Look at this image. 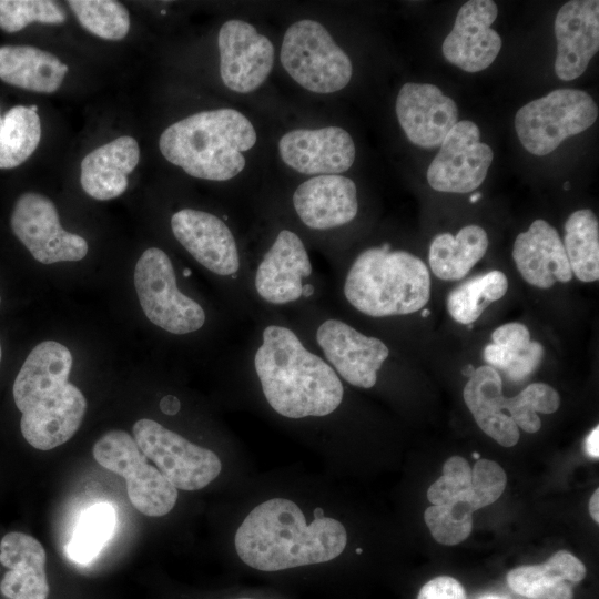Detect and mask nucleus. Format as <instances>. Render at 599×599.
<instances>
[{
    "label": "nucleus",
    "mask_w": 599,
    "mask_h": 599,
    "mask_svg": "<svg viewBox=\"0 0 599 599\" xmlns=\"http://www.w3.org/2000/svg\"><path fill=\"white\" fill-rule=\"evenodd\" d=\"M68 6L80 24L105 40H121L130 30L126 8L114 0H69Z\"/></svg>",
    "instance_id": "72a5a7b5"
},
{
    "label": "nucleus",
    "mask_w": 599,
    "mask_h": 599,
    "mask_svg": "<svg viewBox=\"0 0 599 599\" xmlns=\"http://www.w3.org/2000/svg\"><path fill=\"white\" fill-rule=\"evenodd\" d=\"M47 555L34 537L11 531L0 541V564L8 568L0 581L1 593L9 599H47L49 583Z\"/></svg>",
    "instance_id": "5701e85b"
},
{
    "label": "nucleus",
    "mask_w": 599,
    "mask_h": 599,
    "mask_svg": "<svg viewBox=\"0 0 599 599\" xmlns=\"http://www.w3.org/2000/svg\"><path fill=\"white\" fill-rule=\"evenodd\" d=\"M416 599H467L463 585L449 576H438L427 581Z\"/></svg>",
    "instance_id": "a19ab883"
},
{
    "label": "nucleus",
    "mask_w": 599,
    "mask_h": 599,
    "mask_svg": "<svg viewBox=\"0 0 599 599\" xmlns=\"http://www.w3.org/2000/svg\"><path fill=\"white\" fill-rule=\"evenodd\" d=\"M586 453L591 457L598 459L599 457V426H596L585 440Z\"/></svg>",
    "instance_id": "37998d69"
},
{
    "label": "nucleus",
    "mask_w": 599,
    "mask_h": 599,
    "mask_svg": "<svg viewBox=\"0 0 599 599\" xmlns=\"http://www.w3.org/2000/svg\"><path fill=\"white\" fill-rule=\"evenodd\" d=\"M116 522L115 510L109 502H98L80 516L65 554L77 564H89L95 559L112 537Z\"/></svg>",
    "instance_id": "2f4dec72"
},
{
    "label": "nucleus",
    "mask_w": 599,
    "mask_h": 599,
    "mask_svg": "<svg viewBox=\"0 0 599 599\" xmlns=\"http://www.w3.org/2000/svg\"><path fill=\"white\" fill-rule=\"evenodd\" d=\"M254 367L267 403L284 417L326 416L342 403L335 370L285 326L265 327Z\"/></svg>",
    "instance_id": "f03ea898"
},
{
    "label": "nucleus",
    "mask_w": 599,
    "mask_h": 599,
    "mask_svg": "<svg viewBox=\"0 0 599 599\" xmlns=\"http://www.w3.org/2000/svg\"><path fill=\"white\" fill-rule=\"evenodd\" d=\"M132 432L144 456L176 489H202L221 473V460L212 450L189 441L155 420L142 418L133 425Z\"/></svg>",
    "instance_id": "1a4fd4ad"
},
{
    "label": "nucleus",
    "mask_w": 599,
    "mask_h": 599,
    "mask_svg": "<svg viewBox=\"0 0 599 599\" xmlns=\"http://www.w3.org/2000/svg\"><path fill=\"white\" fill-rule=\"evenodd\" d=\"M180 402L176 397L167 395L160 402V408L164 414L174 415L180 410Z\"/></svg>",
    "instance_id": "c03bdc74"
},
{
    "label": "nucleus",
    "mask_w": 599,
    "mask_h": 599,
    "mask_svg": "<svg viewBox=\"0 0 599 599\" xmlns=\"http://www.w3.org/2000/svg\"><path fill=\"white\" fill-rule=\"evenodd\" d=\"M498 14L491 0H471L463 4L450 33L443 42L447 61L466 72H479L497 58L501 39L490 28Z\"/></svg>",
    "instance_id": "2eb2a0df"
},
{
    "label": "nucleus",
    "mask_w": 599,
    "mask_h": 599,
    "mask_svg": "<svg viewBox=\"0 0 599 599\" xmlns=\"http://www.w3.org/2000/svg\"><path fill=\"white\" fill-rule=\"evenodd\" d=\"M30 109H31L32 111H34V112L38 111V106H37L35 104L30 105Z\"/></svg>",
    "instance_id": "8fccbe9b"
},
{
    "label": "nucleus",
    "mask_w": 599,
    "mask_h": 599,
    "mask_svg": "<svg viewBox=\"0 0 599 599\" xmlns=\"http://www.w3.org/2000/svg\"><path fill=\"white\" fill-rule=\"evenodd\" d=\"M10 222L19 241L42 264L75 262L88 253L87 241L61 226L54 203L42 194L23 193L14 204Z\"/></svg>",
    "instance_id": "9d476101"
},
{
    "label": "nucleus",
    "mask_w": 599,
    "mask_h": 599,
    "mask_svg": "<svg viewBox=\"0 0 599 599\" xmlns=\"http://www.w3.org/2000/svg\"><path fill=\"white\" fill-rule=\"evenodd\" d=\"M475 368L471 365H467L463 368V374L468 378L474 374Z\"/></svg>",
    "instance_id": "49530a36"
},
{
    "label": "nucleus",
    "mask_w": 599,
    "mask_h": 599,
    "mask_svg": "<svg viewBox=\"0 0 599 599\" xmlns=\"http://www.w3.org/2000/svg\"><path fill=\"white\" fill-rule=\"evenodd\" d=\"M316 342L338 375L353 386L370 388L389 355L384 342L366 336L339 319H327L316 331Z\"/></svg>",
    "instance_id": "ddd939ff"
},
{
    "label": "nucleus",
    "mask_w": 599,
    "mask_h": 599,
    "mask_svg": "<svg viewBox=\"0 0 599 599\" xmlns=\"http://www.w3.org/2000/svg\"><path fill=\"white\" fill-rule=\"evenodd\" d=\"M68 65L58 57L31 45L0 48V79L11 85L41 93L57 91Z\"/></svg>",
    "instance_id": "cd10ccee"
},
{
    "label": "nucleus",
    "mask_w": 599,
    "mask_h": 599,
    "mask_svg": "<svg viewBox=\"0 0 599 599\" xmlns=\"http://www.w3.org/2000/svg\"><path fill=\"white\" fill-rule=\"evenodd\" d=\"M134 286L146 318L172 334H189L205 323L202 306L176 286L172 262L158 248L145 250L134 268Z\"/></svg>",
    "instance_id": "0eeeda50"
},
{
    "label": "nucleus",
    "mask_w": 599,
    "mask_h": 599,
    "mask_svg": "<svg viewBox=\"0 0 599 599\" xmlns=\"http://www.w3.org/2000/svg\"><path fill=\"white\" fill-rule=\"evenodd\" d=\"M344 295L357 311L373 317L406 315L422 309L430 296L425 263L389 244L363 251L349 267Z\"/></svg>",
    "instance_id": "20e7f679"
},
{
    "label": "nucleus",
    "mask_w": 599,
    "mask_h": 599,
    "mask_svg": "<svg viewBox=\"0 0 599 599\" xmlns=\"http://www.w3.org/2000/svg\"><path fill=\"white\" fill-rule=\"evenodd\" d=\"M560 405L559 394L549 385L534 383L518 395L505 398L504 410L512 418L518 428L536 433L541 427L537 413L551 414Z\"/></svg>",
    "instance_id": "c9c22d12"
},
{
    "label": "nucleus",
    "mask_w": 599,
    "mask_h": 599,
    "mask_svg": "<svg viewBox=\"0 0 599 599\" xmlns=\"http://www.w3.org/2000/svg\"><path fill=\"white\" fill-rule=\"evenodd\" d=\"M1 357H2V349H1V345H0V362H1Z\"/></svg>",
    "instance_id": "4d7b16f0"
},
{
    "label": "nucleus",
    "mask_w": 599,
    "mask_h": 599,
    "mask_svg": "<svg viewBox=\"0 0 599 599\" xmlns=\"http://www.w3.org/2000/svg\"><path fill=\"white\" fill-rule=\"evenodd\" d=\"M471 487V468L460 456L448 458L443 466V475L427 490L432 505L449 504Z\"/></svg>",
    "instance_id": "58836bf2"
},
{
    "label": "nucleus",
    "mask_w": 599,
    "mask_h": 599,
    "mask_svg": "<svg viewBox=\"0 0 599 599\" xmlns=\"http://www.w3.org/2000/svg\"><path fill=\"white\" fill-rule=\"evenodd\" d=\"M491 338L493 344L510 351H522L531 341L528 328L520 323H507L497 327Z\"/></svg>",
    "instance_id": "79ce46f5"
},
{
    "label": "nucleus",
    "mask_w": 599,
    "mask_h": 599,
    "mask_svg": "<svg viewBox=\"0 0 599 599\" xmlns=\"http://www.w3.org/2000/svg\"><path fill=\"white\" fill-rule=\"evenodd\" d=\"M64 9L50 0H0V29L17 32L32 22L61 24Z\"/></svg>",
    "instance_id": "e433bc0d"
},
{
    "label": "nucleus",
    "mask_w": 599,
    "mask_h": 599,
    "mask_svg": "<svg viewBox=\"0 0 599 599\" xmlns=\"http://www.w3.org/2000/svg\"><path fill=\"white\" fill-rule=\"evenodd\" d=\"M484 599H499V598H496V597H486Z\"/></svg>",
    "instance_id": "6e6d98bb"
},
{
    "label": "nucleus",
    "mask_w": 599,
    "mask_h": 599,
    "mask_svg": "<svg viewBox=\"0 0 599 599\" xmlns=\"http://www.w3.org/2000/svg\"><path fill=\"white\" fill-rule=\"evenodd\" d=\"M240 599H252V598H240Z\"/></svg>",
    "instance_id": "13d9d810"
},
{
    "label": "nucleus",
    "mask_w": 599,
    "mask_h": 599,
    "mask_svg": "<svg viewBox=\"0 0 599 599\" xmlns=\"http://www.w3.org/2000/svg\"><path fill=\"white\" fill-rule=\"evenodd\" d=\"M72 364L71 352L59 342L44 341L34 346L13 382L17 408L21 412L69 383Z\"/></svg>",
    "instance_id": "393cba45"
},
{
    "label": "nucleus",
    "mask_w": 599,
    "mask_h": 599,
    "mask_svg": "<svg viewBox=\"0 0 599 599\" xmlns=\"http://www.w3.org/2000/svg\"><path fill=\"white\" fill-rule=\"evenodd\" d=\"M396 114L408 140L428 149L440 145L458 122L455 101L428 83H405L397 94Z\"/></svg>",
    "instance_id": "dca6fc26"
},
{
    "label": "nucleus",
    "mask_w": 599,
    "mask_h": 599,
    "mask_svg": "<svg viewBox=\"0 0 599 599\" xmlns=\"http://www.w3.org/2000/svg\"><path fill=\"white\" fill-rule=\"evenodd\" d=\"M470 488L456 500L446 505H432L424 514L426 526L433 538L446 546L464 541L473 529Z\"/></svg>",
    "instance_id": "f704fd0d"
},
{
    "label": "nucleus",
    "mask_w": 599,
    "mask_h": 599,
    "mask_svg": "<svg viewBox=\"0 0 599 599\" xmlns=\"http://www.w3.org/2000/svg\"><path fill=\"white\" fill-rule=\"evenodd\" d=\"M463 396L484 433L504 447L517 444L519 428L504 410L502 380L494 367L476 368L465 385Z\"/></svg>",
    "instance_id": "bb28decb"
},
{
    "label": "nucleus",
    "mask_w": 599,
    "mask_h": 599,
    "mask_svg": "<svg viewBox=\"0 0 599 599\" xmlns=\"http://www.w3.org/2000/svg\"><path fill=\"white\" fill-rule=\"evenodd\" d=\"M481 197V194L480 193H475L474 195L470 196V202L471 203H475L477 202L479 199Z\"/></svg>",
    "instance_id": "de8ad7c7"
},
{
    "label": "nucleus",
    "mask_w": 599,
    "mask_h": 599,
    "mask_svg": "<svg viewBox=\"0 0 599 599\" xmlns=\"http://www.w3.org/2000/svg\"><path fill=\"white\" fill-rule=\"evenodd\" d=\"M494 158L480 141L476 123L458 121L445 136L440 150L427 170L429 185L439 192L467 193L485 180Z\"/></svg>",
    "instance_id": "9b49d317"
},
{
    "label": "nucleus",
    "mask_w": 599,
    "mask_h": 599,
    "mask_svg": "<svg viewBox=\"0 0 599 599\" xmlns=\"http://www.w3.org/2000/svg\"><path fill=\"white\" fill-rule=\"evenodd\" d=\"M583 562L567 550H558L539 565L517 567L507 573L508 586L529 599H573V586L586 577Z\"/></svg>",
    "instance_id": "a878e982"
},
{
    "label": "nucleus",
    "mask_w": 599,
    "mask_h": 599,
    "mask_svg": "<svg viewBox=\"0 0 599 599\" xmlns=\"http://www.w3.org/2000/svg\"><path fill=\"white\" fill-rule=\"evenodd\" d=\"M235 550L247 566L278 571L322 564L338 557L347 542L342 522L314 509L307 522L292 500L272 498L256 506L235 534Z\"/></svg>",
    "instance_id": "f257e3e1"
},
{
    "label": "nucleus",
    "mask_w": 599,
    "mask_h": 599,
    "mask_svg": "<svg viewBox=\"0 0 599 599\" xmlns=\"http://www.w3.org/2000/svg\"><path fill=\"white\" fill-rule=\"evenodd\" d=\"M597 116L598 106L587 92L559 89L520 108L515 129L528 152L546 155L565 139L591 126Z\"/></svg>",
    "instance_id": "423d86ee"
},
{
    "label": "nucleus",
    "mask_w": 599,
    "mask_h": 599,
    "mask_svg": "<svg viewBox=\"0 0 599 599\" xmlns=\"http://www.w3.org/2000/svg\"><path fill=\"white\" fill-rule=\"evenodd\" d=\"M293 206L309 229L328 230L349 223L358 211L353 180L339 175H316L301 183L293 194Z\"/></svg>",
    "instance_id": "412c9836"
},
{
    "label": "nucleus",
    "mask_w": 599,
    "mask_h": 599,
    "mask_svg": "<svg viewBox=\"0 0 599 599\" xmlns=\"http://www.w3.org/2000/svg\"><path fill=\"white\" fill-rule=\"evenodd\" d=\"M356 554H362V549H361V548H357V549H356Z\"/></svg>",
    "instance_id": "5fc2aeb1"
},
{
    "label": "nucleus",
    "mask_w": 599,
    "mask_h": 599,
    "mask_svg": "<svg viewBox=\"0 0 599 599\" xmlns=\"http://www.w3.org/2000/svg\"><path fill=\"white\" fill-rule=\"evenodd\" d=\"M487 247V233L478 225L464 226L456 236L438 234L429 247L432 272L440 280H460L485 255Z\"/></svg>",
    "instance_id": "c85d7f7f"
},
{
    "label": "nucleus",
    "mask_w": 599,
    "mask_h": 599,
    "mask_svg": "<svg viewBox=\"0 0 599 599\" xmlns=\"http://www.w3.org/2000/svg\"><path fill=\"white\" fill-rule=\"evenodd\" d=\"M507 483L505 470L489 459L479 458L471 468V505L475 510L495 502Z\"/></svg>",
    "instance_id": "ea45409f"
},
{
    "label": "nucleus",
    "mask_w": 599,
    "mask_h": 599,
    "mask_svg": "<svg viewBox=\"0 0 599 599\" xmlns=\"http://www.w3.org/2000/svg\"><path fill=\"white\" fill-rule=\"evenodd\" d=\"M92 453L99 465L125 479L129 500L141 514L161 517L173 509L177 489L148 463L126 432H106L95 441Z\"/></svg>",
    "instance_id": "6e6552de"
},
{
    "label": "nucleus",
    "mask_w": 599,
    "mask_h": 599,
    "mask_svg": "<svg viewBox=\"0 0 599 599\" xmlns=\"http://www.w3.org/2000/svg\"><path fill=\"white\" fill-rule=\"evenodd\" d=\"M171 229L180 244L205 268L227 276L240 268L235 238L217 216L194 209H183L171 217Z\"/></svg>",
    "instance_id": "f3484780"
},
{
    "label": "nucleus",
    "mask_w": 599,
    "mask_h": 599,
    "mask_svg": "<svg viewBox=\"0 0 599 599\" xmlns=\"http://www.w3.org/2000/svg\"><path fill=\"white\" fill-rule=\"evenodd\" d=\"M85 412L84 395L77 386L67 383L21 412V434L35 449L51 450L77 433Z\"/></svg>",
    "instance_id": "a211bd4d"
},
{
    "label": "nucleus",
    "mask_w": 599,
    "mask_h": 599,
    "mask_svg": "<svg viewBox=\"0 0 599 599\" xmlns=\"http://www.w3.org/2000/svg\"><path fill=\"white\" fill-rule=\"evenodd\" d=\"M564 247L571 272L582 282L599 278V224L589 209L573 212L565 223Z\"/></svg>",
    "instance_id": "c756f323"
},
{
    "label": "nucleus",
    "mask_w": 599,
    "mask_h": 599,
    "mask_svg": "<svg viewBox=\"0 0 599 599\" xmlns=\"http://www.w3.org/2000/svg\"><path fill=\"white\" fill-rule=\"evenodd\" d=\"M565 190L569 189V183L566 182L565 185H564Z\"/></svg>",
    "instance_id": "864d4df0"
},
{
    "label": "nucleus",
    "mask_w": 599,
    "mask_h": 599,
    "mask_svg": "<svg viewBox=\"0 0 599 599\" xmlns=\"http://www.w3.org/2000/svg\"><path fill=\"white\" fill-rule=\"evenodd\" d=\"M507 288V277L500 271L475 276L449 293L448 312L456 322L470 325L490 303L500 300Z\"/></svg>",
    "instance_id": "473e14b6"
},
{
    "label": "nucleus",
    "mask_w": 599,
    "mask_h": 599,
    "mask_svg": "<svg viewBox=\"0 0 599 599\" xmlns=\"http://www.w3.org/2000/svg\"><path fill=\"white\" fill-rule=\"evenodd\" d=\"M512 258L522 278L539 288L567 283L572 272L557 230L545 220L531 223L514 243Z\"/></svg>",
    "instance_id": "4be33fe9"
},
{
    "label": "nucleus",
    "mask_w": 599,
    "mask_h": 599,
    "mask_svg": "<svg viewBox=\"0 0 599 599\" xmlns=\"http://www.w3.org/2000/svg\"><path fill=\"white\" fill-rule=\"evenodd\" d=\"M281 62L287 74L314 93H333L345 88L352 78L348 55L336 44L318 21L302 19L284 33Z\"/></svg>",
    "instance_id": "39448f33"
},
{
    "label": "nucleus",
    "mask_w": 599,
    "mask_h": 599,
    "mask_svg": "<svg viewBox=\"0 0 599 599\" xmlns=\"http://www.w3.org/2000/svg\"><path fill=\"white\" fill-rule=\"evenodd\" d=\"M429 314H430V312L428 309H423V312H422L423 317H427Z\"/></svg>",
    "instance_id": "09e8293b"
},
{
    "label": "nucleus",
    "mask_w": 599,
    "mask_h": 599,
    "mask_svg": "<svg viewBox=\"0 0 599 599\" xmlns=\"http://www.w3.org/2000/svg\"><path fill=\"white\" fill-rule=\"evenodd\" d=\"M542 356L544 347L536 341H530L522 351H510L493 343L484 349L485 361L491 367L502 369L512 380H521L529 376L538 367Z\"/></svg>",
    "instance_id": "4c0bfd02"
},
{
    "label": "nucleus",
    "mask_w": 599,
    "mask_h": 599,
    "mask_svg": "<svg viewBox=\"0 0 599 599\" xmlns=\"http://www.w3.org/2000/svg\"><path fill=\"white\" fill-rule=\"evenodd\" d=\"M257 140L252 122L229 108L191 114L161 134L162 155L186 174L209 181H227L245 167L244 152Z\"/></svg>",
    "instance_id": "7ed1b4c3"
},
{
    "label": "nucleus",
    "mask_w": 599,
    "mask_h": 599,
    "mask_svg": "<svg viewBox=\"0 0 599 599\" xmlns=\"http://www.w3.org/2000/svg\"><path fill=\"white\" fill-rule=\"evenodd\" d=\"M0 303H1V296H0Z\"/></svg>",
    "instance_id": "bf43d9fd"
},
{
    "label": "nucleus",
    "mask_w": 599,
    "mask_h": 599,
    "mask_svg": "<svg viewBox=\"0 0 599 599\" xmlns=\"http://www.w3.org/2000/svg\"><path fill=\"white\" fill-rule=\"evenodd\" d=\"M283 162L306 175H328L347 171L355 160L351 134L339 126L294 129L278 141Z\"/></svg>",
    "instance_id": "4468645a"
},
{
    "label": "nucleus",
    "mask_w": 599,
    "mask_h": 599,
    "mask_svg": "<svg viewBox=\"0 0 599 599\" xmlns=\"http://www.w3.org/2000/svg\"><path fill=\"white\" fill-rule=\"evenodd\" d=\"M220 74L224 85L237 93L258 89L274 64V45L251 23L232 19L217 34Z\"/></svg>",
    "instance_id": "f8f14e48"
},
{
    "label": "nucleus",
    "mask_w": 599,
    "mask_h": 599,
    "mask_svg": "<svg viewBox=\"0 0 599 599\" xmlns=\"http://www.w3.org/2000/svg\"><path fill=\"white\" fill-rule=\"evenodd\" d=\"M190 274H191L190 270L186 268L185 272H184V275L189 276Z\"/></svg>",
    "instance_id": "603ef678"
},
{
    "label": "nucleus",
    "mask_w": 599,
    "mask_h": 599,
    "mask_svg": "<svg viewBox=\"0 0 599 599\" xmlns=\"http://www.w3.org/2000/svg\"><path fill=\"white\" fill-rule=\"evenodd\" d=\"M41 139V122L30 106L16 105L0 114V169H13L26 162Z\"/></svg>",
    "instance_id": "7c9ffc66"
},
{
    "label": "nucleus",
    "mask_w": 599,
    "mask_h": 599,
    "mask_svg": "<svg viewBox=\"0 0 599 599\" xmlns=\"http://www.w3.org/2000/svg\"><path fill=\"white\" fill-rule=\"evenodd\" d=\"M139 160V144L129 135L94 149L81 162L80 183L83 191L99 201L120 196L126 190L128 175Z\"/></svg>",
    "instance_id": "b1692460"
},
{
    "label": "nucleus",
    "mask_w": 599,
    "mask_h": 599,
    "mask_svg": "<svg viewBox=\"0 0 599 599\" xmlns=\"http://www.w3.org/2000/svg\"><path fill=\"white\" fill-rule=\"evenodd\" d=\"M559 79L580 77L599 49V1L572 0L565 3L555 20Z\"/></svg>",
    "instance_id": "aec40b11"
},
{
    "label": "nucleus",
    "mask_w": 599,
    "mask_h": 599,
    "mask_svg": "<svg viewBox=\"0 0 599 599\" xmlns=\"http://www.w3.org/2000/svg\"><path fill=\"white\" fill-rule=\"evenodd\" d=\"M311 274L312 264L302 240L282 230L258 264L254 284L265 302L282 305L303 295L302 281Z\"/></svg>",
    "instance_id": "6ab92c4d"
},
{
    "label": "nucleus",
    "mask_w": 599,
    "mask_h": 599,
    "mask_svg": "<svg viewBox=\"0 0 599 599\" xmlns=\"http://www.w3.org/2000/svg\"><path fill=\"white\" fill-rule=\"evenodd\" d=\"M473 457H474L476 460H478V459L480 458V455H479L478 453H474V454H473Z\"/></svg>",
    "instance_id": "3c124183"
},
{
    "label": "nucleus",
    "mask_w": 599,
    "mask_h": 599,
    "mask_svg": "<svg viewBox=\"0 0 599 599\" xmlns=\"http://www.w3.org/2000/svg\"><path fill=\"white\" fill-rule=\"evenodd\" d=\"M589 512L595 522H599V489H596L589 500Z\"/></svg>",
    "instance_id": "a18cd8bd"
}]
</instances>
